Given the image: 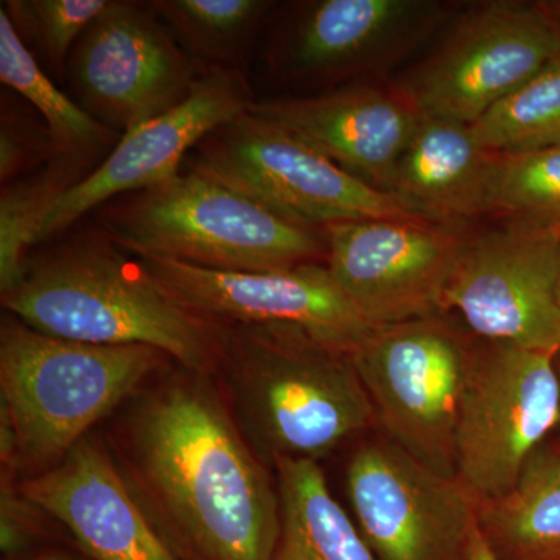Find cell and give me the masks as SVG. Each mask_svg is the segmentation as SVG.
<instances>
[{"mask_svg":"<svg viewBox=\"0 0 560 560\" xmlns=\"http://www.w3.org/2000/svg\"><path fill=\"white\" fill-rule=\"evenodd\" d=\"M121 444L135 495L190 558L272 560L278 482L210 374L162 378L136 401Z\"/></svg>","mask_w":560,"mask_h":560,"instance_id":"cell-1","label":"cell"},{"mask_svg":"<svg viewBox=\"0 0 560 560\" xmlns=\"http://www.w3.org/2000/svg\"><path fill=\"white\" fill-rule=\"evenodd\" d=\"M249 110L276 121L350 175L386 194L422 116L396 84L378 83L260 101Z\"/></svg>","mask_w":560,"mask_h":560,"instance_id":"cell-17","label":"cell"},{"mask_svg":"<svg viewBox=\"0 0 560 560\" xmlns=\"http://www.w3.org/2000/svg\"><path fill=\"white\" fill-rule=\"evenodd\" d=\"M101 210L103 234L138 259L208 270H289L327 256L324 231L311 230L190 171L124 195Z\"/></svg>","mask_w":560,"mask_h":560,"instance_id":"cell-4","label":"cell"},{"mask_svg":"<svg viewBox=\"0 0 560 560\" xmlns=\"http://www.w3.org/2000/svg\"><path fill=\"white\" fill-rule=\"evenodd\" d=\"M256 102L241 69L206 70L186 102L121 135L105 160L50 206L36 231L35 245L105 202L178 175L187 154L206 136L248 113Z\"/></svg>","mask_w":560,"mask_h":560,"instance_id":"cell-16","label":"cell"},{"mask_svg":"<svg viewBox=\"0 0 560 560\" xmlns=\"http://www.w3.org/2000/svg\"><path fill=\"white\" fill-rule=\"evenodd\" d=\"M206 70L150 2L109 0L73 47L66 77L81 108L121 136L178 108Z\"/></svg>","mask_w":560,"mask_h":560,"instance_id":"cell-12","label":"cell"},{"mask_svg":"<svg viewBox=\"0 0 560 560\" xmlns=\"http://www.w3.org/2000/svg\"><path fill=\"white\" fill-rule=\"evenodd\" d=\"M80 165L51 158L32 176L3 187L0 198V291L9 293L24 280L27 249L35 245L44 213L70 187L80 183Z\"/></svg>","mask_w":560,"mask_h":560,"instance_id":"cell-25","label":"cell"},{"mask_svg":"<svg viewBox=\"0 0 560 560\" xmlns=\"http://www.w3.org/2000/svg\"><path fill=\"white\" fill-rule=\"evenodd\" d=\"M2 307L25 326L62 340L150 346L184 370L210 374L223 326L195 315L140 261L125 259L105 234L75 238L28 261Z\"/></svg>","mask_w":560,"mask_h":560,"instance_id":"cell-3","label":"cell"},{"mask_svg":"<svg viewBox=\"0 0 560 560\" xmlns=\"http://www.w3.org/2000/svg\"><path fill=\"white\" fill-rule=\"evenodd\" d=\"M490 161L470 125L420 116L389 194L420 219L469 224L486 215Z\"/></svg>","mask_w":560,"mask_h":560,"instance_id":"cell-19","label":"cell"},{"mask_svg":"<svg viewBox=\"0 0 560 560\" xmlns=\"http://www.w3.org/2000/svg\"><path fill=\"white\" fill-rule=\"evenodd\" d=\"M36 560H73V559L61 558V556H46V558H39Z\"/></svg>","mask_w":560,"mask_h":560,"instance_id":"cell-31","label":"cell"},{"mask_svg":"<svg viewBox=\"0 0 560 560\" xmlns=\"http://www.w3.org/2000/svg\"><path fill=\"white\" fill-rule=\"evenodd\" d=\"M560 228L528 220L471 232L441 302L471 334L560 353Z\"/></svg>","mask_w":560,"mask_h":560,"instance_id":"cell-11","label":"cell"},{"mask_svg":"<svg viewBox=\"0 0 560 560\" xmlns=\"http://www.w3.org/2000/svg\"><path fill=\"white\" fill-rule=\"evenodd\" d=\"M109 0H7L14 31L36 60L62 81L73 47Z\"/></svg>","mask_w":560,"mask_h":560,"instance_id":"cell-27","label":"cell"},{"mask_svg":"<svg viewBox=\"0 0 560 560\" xmlns=\"http://www.w3.org/2000/svg\"><path fill=\"white\" fill-rule=\"evenodd\" d=\"M460 10L442 0L291 3L267 47L272 79L318 92L377 83L418 54Z\"/></svg>","mask_w":560,"mask_h":560,"instance_id":"cell-8","label":"cell"},{"mask_svg":"<svg viewBox=\"0 0 560 560\" xmlns=\"http://www.w3.org/2000/svg\"><path fill=\"white\" fill-rule=\"evenodd\" d=\"M560 55L541 2L464 7L396 84L422 116L471 125Z\"/></svg>","mask_w":560,"mask_h":560,"instance_id":"cell-9","label":"cell"},{"mask_svg":"<svg viewBox=\"0 0 560 560\" xmlns=\"http://www.w3.org/2000/svg\"><path fill=\"white\" fill-rule=\"evenodd\" d=\"M541 5L550 14L551 21L555 22L556 28L560 33V0H556V2H541Z\"/></svg>","mask_w":560,"mask_h":560,"instance_id":"cell-30","label":"cell"},{"mask_svg":"<svg viewBox=\"0 0 560 560\" xmlns=\"http://www.w3.org/2000/svg\"><path fill=\"white\" fill-rule=\"evenodd\" d=\"M466 560H501L482 534L480 523H477L471 529Z\"/></svg>","mask_w":560,"mask_h":560,"instance_id":"cell-29","label":"cell"},{"mask_svg":"<svg viewBox=\"0 0 560 560\" xmlns=\"http://www.w3.org/2000/svg\"><path fill=\"white\" fill-rule=\"evenodd\" d=\"M180 47L205 69L235 68L278 5L268 0H156L150 2Z\"/></svg>","mask_w":560,"mask_h":560,"instance_id":"cell-23","label":"cell"},{"mask_svg":"<svg viewBox=\"0 0 560 560\" xmlns=\"http://www.w3.org/2000/svg\"><path fill=\"white\" fill-rule=\"evenodd\" d=\"M280 530L272 560H374L371 547L331 495L318 460L279 458Z\"/></svg>","mask_w":560,"mask_h":560,"instance_id":"cell-20","label":"cell"},{"mask_svg":"<svg viewBox=\"0 0 560 560\" xmlns=\"http://www.w3.org/2000/svg\"><path fill=\"white\" fill-rule=\"evenodd\" d=\"M350 503L383 560H459L478 523V501L458 478L431 469L388 438L350 459Z\"/></svg>","mask_w":560,"mask_h":560,"instance_id":"cell-14","label":"cell"},{"mask_svg":"<svg viewBox=\"0 0 560 560\" xmlns=\"http://www.w3.org/2000/svg\"><path fill=\"white\" fill-rule=\"evenodd\" d=\"M486 215L560 228V143L530 153H492Z\"/></svg>","mask_w":560,"mask_h":560,"instance_id":"cell-26","label":"cell"},{"mask_svg":"<svg viewBox=\"0 0 560 560\" xmlns=\"http://www.w3.org/2000/svg\"><path fill=\"white\" fill-rule=\"evenodd\" d=\"M327 268L372 327L441 313L469 224L429 220L341 221L324 230Z\"/></svg>","mask_w":560,"mask_h":560,"instance_id":"cell-13","label":"cell"},{"mask_svg":"<svg viewBox=\"0 0 560 560\" xmlns=\"http://www.w3.org/2000/svg\"><path fill=\"white\" fill-rule=\"evenodd\" d=\"M138 260L183 307L220 326L289 324L349 352L374 329L327 265L316 261L289 270L237 272Z\"/></svg>","mask_w":560,"mask_h":560,"instance_id":"cell-15","label":"cell"},{"mask_svg":"<svg viewBox=\"0 0 560 560\" xmlns=\"http://www.w3.org/2000/svg\"><path fill=\"white\" fill-rule=\"evenodd\" d=\"M559 302H560V278H559Z\"/></svg>","mask_w":560,"mask_h":560,"instance_id":"cell-32","label":"cell"},{"mask_svg":"<svg viewBox=\"0 0 560 560\" xmlns=\"http://www.w3.org/2000/svg\"><path fill=\"white\" fill-rule=\"evenodd\" d=\"M442 315L374 327L352 359L386 438L456 477V429L477 349Z\"/></svg>","mask_w":560,"mask_h":560,"instance_id":"cell-7","label":"cell"},{"mask_svg":"<svg viewBox=\"0 0 560 560\" xmlns=\"http://www.w3.org/2000/svg\"><path fill=\"white\" fill-rule=\"evenodd\" d=\"M215 371L232 418L267 466L318 460L377 423L352 352L300 327L223 326Z\"/></svg>","mask_w":560,"mask_h":560,"instance_id":"cell-2","label":"cell"},{"mask_svg":"<svg viewBox=\"0 0 560 560\" xmlns=\"http://www.w3.org/2000/svg\"><path fill=\"white\" fill-rule=\"evenodd\" d=\"M168 357L150 346L62 340L10 315L0 329L2 411L20 460L40 471L58 463Z\"/></svg>","mask_w":560,"mask_h":560,"instance_id":"cell-5","label":"cell"},{"mask_svg":"<svg viewBox=\"0 0 560 560\" xmlns=\"http://www.w3.org/2000/svg\"><path fill=\"white\" fill-rule=\"evenodd\" d=\"M0 80L22 95L46 121L55 156L84 168L120 135L95 120L79 103L58 90L35 55L25 47L5 9L0 7Z\"/></svg>","mask_w":560,"mask_h":560,"instance_id":"cell-22","label":"cell"},{"mask_svg":"<svg viewBox=\"0 0 560 560\" xmlns=\"http://www.w3.org/2000/svg\"><path fill=\"white\" fill-rule=\"evenodd\" d=\"M478 523L501 560H560V448H539L506 495L478 504Z\"/></svg>","mask_w":560,"mask_h":560,"instance_id":"cell-21","label":"cell"},{"mask_svg":"<svg viewBox=\"0 0 560 560\" xmlns=\"http://www.w3.org/2000/svg\"><path fill=\"white\" fill-rule=\"evenodd\" d=\"M559 420L556 355L488 341L477 349L464 390L456 478L478 504L501 499Z\"/></svg>","mask_w":560,"mask_h":560,"instance_id":"cell-10","label":"cell"},{"mask_svg":"<svg viewBox=\"0 0 560 560\" xmlns=\"http://www.w3.org/2000/svg\"><path fill=\"white\" fill-rule=\"evenodd\" d=\"M55 156L49 130H38L25 117L2 114L0 132V178L5 184L20 175L27 165L35 167L38 162H49Z\"/></svg>","mask_w":560,"mask_h":560,"instance_id":"cell-28","label":"cell"},{"mask_svg":"<svg viewBox=\"0 0 560 560\" xmlns=\"http://www.w3.org/2000/svg\"><path fill=\"white\" fill-rule=\"evenodd\" d=\"M482 149L521 154L560 143V55L470 125Z\"/></svg>","mask_w":560,"mask_h":560,"instance_id":"cell-24","label":"cell"},{"mask_svg":"<svg viewBox=\"0 0 560 560\" xmlns=\"http://www.w3.org/2000/svg\"><path fill=\"white\" fill-rule=\"evenodd\" d=\"M18 489L62 523L94 560H178L116 460L90 434Z\"/></svg>","mask_w":560,"mask_h":560,"instance_id":"cell-18","label":"cell"},{"mask_svg":"<svg viewBox=\"0 0 560 560\" xmlns=\"http://www.w3.org/2000/svg\"><path fill=\"white\" fill-rule=\"evenodd\" d=\"M189 168L311 230L341 221L423 220L393 195L368 186L250 110L206 136L195 147Z\"/></svg>","mask_w":560,"mask_h":560,"instance_id":"cell-6","label":"cell"}]
</instances>
